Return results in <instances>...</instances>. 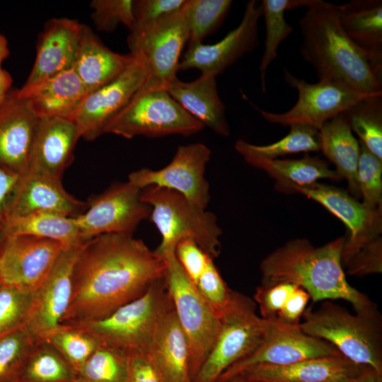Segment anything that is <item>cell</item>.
<instances>
[{
    "mask_svg": "<svg viewBox=\"0 0 382 382\" xmlns=\"http://www.w3.org/2000/svg\"><path fill=\"white\" fill-rule=\"evenodd\" d=\"M166 272L164 259L133 236L88 240L74 265L71 296L59 325L103 319L144 294Z\"/></svg>",
    "mask_w": 382,
    "mask_h": 382,
    "instance_id": "obj_1",
    "label": "cell"
},
{
    "mask_svg": "<svg viewBox=\"0 0 382 382\" xmlns=\"http://www.w3.org/2000/svg\"><path fill=\"white\" fill-rule=\"evenodd\" d=\"M299 25L301 55L318 81L342 82L366 95L382 93V74L344 31L338 5L313 0Z\"/></svg>",
    "mask_w": 382,
    "mask_h": 382,
    "instance_id": "obj_2",
    "label": "cell"
},
{
    "mask_svg": "<svg viewBox=\"0 0 382 382\" xmlns=\"http://www.w3.org/2000/svg\"><path fill=\"white\" fill-rule=\"evenodd\" d=\"M345 238L314 247L308 240L286 242L265 257L260 265L261 284L292 283L304 289L314 302L342 299L356 312L376 304L347 282L341 261Z\"/></svg>",
    "mask_w": 382,
    "mask_h": 382,
    "instance_id": "obj_3",
    "label": "cell"
},
{
    "mask_svg": "<svg viewBox=\"0 0 382 382\" xmlns=\"http://www.w3.org/2000/svg\"><path fill=\"white\" fill-rule=\"evenodd\" d=\"M299 325L306 334L332 345L351 361L382 376V320L376 306L355 314L330 301L306 309Z\"/></svg>",
    "mask_w": 382,
    "mask_h": 382,
    "instance_id": "obj_4",
    "label": "cell"
},
{
    "mask_svg": "<svg viewBox=\"0 0 382 382\" xmlns=\"http://www.w3.org/2000/svg\"><path fill=\"white\" fill-rule=\"evenodd\" d=\"M165 277L103 319L66 325L82 330L99 345L127 357L148 354L164 316L173 306Z\"/></svg>",
    "mask_w": 382,
    "mask_h": 382,
    "instance_id": "obj_5",
    "label": "cell"
},
{
    "mask_svg": "<svg viewBox=\"0 0 382 382\" xmlns=\"http://www.w3.org/2000/svg\"><path fill=\"white\" fill-rule=\"evenodd\" d=\"M141 198L151 207L149 217L161 235L155 250L158 255L175 252L180 241L191 239L212 259L218 257L221 229L213 213L197 207L176 191L156 185L141 189Z\"/></svg>",
    "mask_w": 382,
    "mask_h": 382,
    "instance_id": "obj_6",
    "label": "cell"
},
{
    "mask_svg": "<svg viewBox=\"0 0 382 382\" xmlns=\"http://www.w3.org/2000/svg\"><path fill=\"white\" fill-rule=\"evenodd\" d=\"M162 258L166 263V286L188 342L192 382L217 338L221 319L200 295L177 260L175 252L168 253Z\"/></svg>",
    "mask_w": 382,
    "mask_h": 382,
    "instance_id": "obj_7",
    "label": "cell"
},
{
    "mask_svg": "<svg viewBox=\"0 0 382 382\" xmlns=\"http://www.w3.org/2000/svg\"><path fill=\"white\" fill-rule=\"evenodd\" d=\"M204 125L188 113L166 90L141 87L107 125L104 134L126 139L137 136H190Z\"/></svg>",
    "mask_w": 382,
    "mask_h": 382,
    "instance_id": "obj_8",
    "label": "cell"
},
{
    "mask_svg": "<svg viewBox=\"0 0 382 382\" xmlns=\"http://www.w3.org/2000/svg\"><path fill=\"white\" fill-rule=\"evenodd\" d=\"M256 308L253 299L232 291L231 301L220 317L217 338L192 382H216L230 366L260 345L269 320L259 316Z\"/></svg>",
    "mask_w": 382,
    "mask_h": 382,
    "instance_id": "obj_9",
    "label": "cell"
},
{
    "mask_svg": "<svg viewBox=\"0 0 382 382\" xmlns=\"http://www.w3.org/2000/svg\"><path fill=\"white\" fill-rule=\"evenodd\" d=\"M185 6L130 32L129 53L140 55L147 67L143 88L167 91L177 79L181 50L189 39Z\"/></svg>",
    "mask_w": 382,
    "mask_h": 382,
    "instance_id": "obj_10",
    "label": "cell"
},
{
    "mask_svg": "<svg viewBox=\"0 0 382 382\" xmlns=\"http://www.w3.org/2000/svg\"><path fill=\"white\" fill-rule=\"evenodd\" d=\"M283 73L286 83L298 92V100L290 110L274 113L251 103L263 118L273 124L289 127L306 125L319 131L326 122L370 96L361 93L342 82L318 81L310 83L285 69Z\"/></svg>",
    "mask_w": 382,
    "mask_h": 382,
    "instance_id": "obj_11",
    "label": "cell"
},
{
    "mask_svg": "<svg viewBox=\"0 0 382 382\" xmlns=\"http://www.w3.org/2000/svg\"><path fill=\"white\" fill-rule=\"evenodd\" d=\"M275 187L282 192L301 193L315 200L346 225L350 233L342 248V267L361 249L381 238L382 209L366 207L342 189L318 183L299 186L289 182H277Z\"/></svg>",
    "mask_w": 382,
    "mask_h": 382,
    "instance_id": "obj_12",
    "label": "cell"
},
{
    "mask_svg": "<svg viewBox=\"0 0 382 382\" xmlns=\"http://www.w3.org/2000/svg\"><path fill=\"white\" fill-rule=\"evenodd\" d=\"M141 189L129 181L117 183L89 197L86 211L75 219L83 241L108 233L133 236L150 216L151 207L141 198Z\"/></svg>",
    "mask_w": 382,
    "mask_h": 382,
    "instance_id": "obj_13",
    "label": "cell"
},
{
    "mask_svg": "<svg viewBox=\"0 0 382 382\" xmlns=\"http://www.w3.org/2000/svg\"><path fill=\"white\" fill-rule=\"evenodd\" d=\"M341 354L331 344L311 336L299 324L269 320L266 335L252 353L226 369L216 382H226L241 372L262 365L284 366L302 360Z\"/></svg>",
    "mask_w": 382,
    "mask_h": 382,
    "instance_id": "obj_14",
    "label": "cell"
},
{
    "mask_svg": "<svg viewBox=\"0 0 382 382\" xmlns=\"http://www.w3.org/2000/svg\"><path fill=\"white\" fill-rule=\"evenodd\" d=\"M210 156V149L203 144L181 145L168 166L157 170L141 168L131 173L128 181L141 189L156 185L176 191L197 207L206 209L210 195L204 173Z\"/></svg>",
    "mask_w": 382,
    "mask_h": 382,
    "instance_id": "obj_15",
    "label": "cell"
},
{
    "mask_svg": "<svg viewBox=\"0 0 382 382\" xmlns=\"http://www.w3.org/2000/svg\"><path fill=\"white\" fill-rule=\"evenodd\" d=\"M133 55V61L122 73L86 96L74 120L79 138L93 141L104 134L110 121L144 84L146 62L140 55Z\"/></svg>",
    "mask_w": 382,
    "mask_h": 382,
    "instance_id": "obj_16",
    "label": "cell"
},
{
    "mask_svg": "<svg viewBox=\"0 0 382 382\" xmlns=\"http://www.w3.org/2000/svg\"><path fill=\"white\" fill-rule=\"evenodd\" d=\"M64 250L56 241L28 235L6 236L0 253L1 284L33 292Z\"/></svg>",
    "mask_w": 382,
    "mask_h": 382,
    "instance_id": "obj_17",
    "label": "cell"
},
{
    "mask_svg": "<svg viewBox=\"0 0 382 382\" xmlns=\"http://www.w3.org/2000/svg\"><path fill=\"white\" fill-rule=\"evenodd\" d=\"M86 242L63 250L50 272L33 292L25 327L36 339H44L59 325L71 296L74 267Z\"/></svg>",
    "mask_w": 382,
    "mask_h": 382,
    "instance_id": "obj_18",
    "label": "cell"
},
{
    "mask_svg": "<svg viewBox=\"0 0 382 382\" xmlns=\"http://www.w3.org/2000/svg\"><path fill=\"white\" fill-rule=\"evenodd\" d=\"M262 16L261 3L249 1L240 24L222 40L213 44L190 43L178 64V71L197 69L216 76L258 44V22Z\"/></svg>",
    "mask_w": 382,
    "mask_h": 382,
    "instance_id": "obj_19",
    "label": "cell"
},
{
    "mask_svg": "<svg viewBox=\"0 0 382 382\" xmlns=\"http://www.w3.org/2000/svg\"><path fill=\"white\" fill-rule=\"evenodd\" d=\"M39 121L17 89L11 90L0 103V166L18 175L28 170Z\"/></svg>",
    "mask_w": 382,
    "mask_h": 382,
    "instance_id": "obj_20",
    "label": "cell"
},
{
    "mask_svg": "<svg viewBox=\"0 0 382 382\" xmlns=\"http://www.w3.org/2000/svg\"><path fill=\"white\" fill-rule=\"evenodd\" d=\"M87 208V202L64 190L61 180L28 169L19 176L8 205L7 219L40 212L76 218Z\"/></svg>",
    "mask_w": 382,
    "mask_h": 382,
    "instance_id": "obj_21",
    "label": "cell"
},
{
    "mask_svg": "<svg viewBox=\"0 0 382 382\" xmlns=\"http://www.w3.org/2000/svg\"><path fill=\"white\" fill-rule=\"evenodd\" d=\"M82 25L66 18L47 21L38 35L35 62L25 86L73 69Z\"/></svg>",
    "mask_w": 382,
    "mask_h": 382,
    "instance_id": "obj_22",
    "label": "cell"
},
{
    "mask_svg": "<svg viewBox=\"0 0 382 382\" xmlns=\"http://www.w3.org/2000/svg\"><path fill=\"white\" fill-rule=\"evenodd\" d=\"M40 118L58 117L74 122L88 92L71 69L31 85L17 89Z\"/></svg>",
    "mask_w": 382,
    "mask_h": 382,
    "instance_id": "obj_23",
    "label": "cell"
},
{
    "mask_svg": "<svg viewBox=\"0 0 382 382\" xmlns=\"http://www.w3.org/2000/svg\"><path fill=\"white\" fill-rule=\"evenodd\" d=\"M367 367L338 354L308 359L284 366H258L241 372L232 379L264 382H345Z\"/></svg>",
    "mask_w": 382,
    "mask_h": 382,
    "instance_id": "obj_24",
    "label": "cell"
},
{
    "mask_svg": "<svg viewBox=\"0 0 382 382\" xmlns=\"http://www.w3.org/2000/svg\"><path fill=\"white\" fill-rule=\"evenodd\" d=\"M79 139L74 121L58 117L40 119L28 169L61 180L73 160Z\"/></svg>",
    "mask_w": 382,
    "mask_h": 382,
    "instance_id": "obj_25",
    "label": "cell"
},
{
    "mask_svg": "<svg viewBox=\"0 0 382 382\" xmlns=\"http://www.w3.org/2000/svg\"><path fill=\"white\" fill-rule=\"evenodd\" d=\"M170 96L188 113L214 133L227 137L230 126L225 105L217 91L216 76L202 74L195 81L184 82L178 78L167 89Z\"/></svg>",
    "mask_w": 382,
    "mask_h": 382,
    "instance_id": "obj_26",
    "label": "cell"
},
{
    "mask_svg": "<svg viewBox=\"0 0 382 382\" xmlns=\"http://www.w3.org/2000/svg\"><path fill=\"white\" fill-rule=\"evenodd\" d=\"M131 54H119L107 47L90 27L83 24L74 70L88 93L110 82L133 61Z\"/></svg>",
    "mask_w": 382,
    "mask_h": 382,
    "instance_id": "obj_27",
    "label": "cell"
},
{
    "mask_svg": "<svg viewBox=\"0 0 382 382\" xmlns=\"http://www.w3.org/2000/svg\"><path fill=\"white\" fill-rule=\"evenodd\" d=\"M338 13L347 35L382 74V1L351 0Z\"/></svg>",
    "mask_w": 382,
    "mask_h": 382,
    "instance_id": "obj_28",
    "label": "cell"
},
{
    "mask_svg": "<svg viewBox=\"0 0 382 382\" xmlns=\"http://www.w3.org/2000/svg\"><path fill=\"white\" fill-rule=\"evenodd\" d=\"M148 354L166 382H192L188 342L173 306L164 316Z\"/></svg>",
    "mask_w": 382,
    "mask_h": 382,
    "instance_id": "obj_29",
    "label": "cell"
},
{
    "mask_svg": "<svg viewBox=\"0 0 382 382\" xmlns=\"http://www.w3.org/2000/svg\"><path fill=\"white\" fill-rule=\"evenodd\" d=\"M320 151L336 167L335 170L348 183L354 198L361 195L357 179L360 154L359 141L355 138L343 113L326 122L319 130Z\"/></svg>",
    "mask_w": 382,
    "mask_h": 382,
    "instance_id": "obj_30",
    "label": "cell"
},
{
    "mask_svg": "<svg viewBox=\"0 0 382 382\" xmlns=\"http://www.w3.org/2000/svg\"><path fill=\"white\" fill-rule=\"evenodd\" d=\"M4 230L6 236L28 235L56 241L64 249L87 241L81 237L74 218L52 212H40L9 218Z\"/></svg>",
    "mask_w": 382,
    "mask_h": 382,
    "instance_id": "obj_31",
    "label": "cell"
},
{
    "mask_svg": "<svg viewBox=\"0 0 382 382\" xmlns=\"http://www.w3.org/2000/svg\"><path fill=\"white\" fill-rule=\"evenodd\" d=\"M241 155L248 164L263 170L277 182L303 186L316 183L319 179L342 180L335 170L330 168L326 161L308 154L301 159H267L249 154Z\"/></svg>",
    "mask_w": 382,
    "mask_h": 382,
    "instance_id": "obj_32",
    "label": "cell"
},
{
    "mask_svg": "<svg viewBox=\"0 0 382 382\" xmlns=\"http://www.w3.org/2000/svg\"><path fill=\"white\" fill-rule=\"evenodd\" d=\"M313 0H262V16L265 25V40L259 66L261 89L266 92V74L269 66L276 59L280 44L292 33L293 28L286 22V10L305 6L308 8Z\"/></svg>",
    "mask_w": 382,
    "mask_h": 382,
    "instance_id": "obj_33",
    "label": "cell"
},
{
    "mask_svg": "<svg viewBox=\"0 0 382 382\" xmlns=\"http://www.w3.org/2000/svg\"><path fill=\"white\" fill-rule=\"evenodd\" d=\"M77 378L70 364L44 340L37 339L18 382H69Z\"/></svg>",
    "mask_w": 382,
    "mask_h": 382,
    "instance_id": "obj_34",
    "label": "cell"
},
{
    "mask_svg": "<svg viewBox=\"0 0 382 382\" xmlns=\"http://www.w3.org/2000/svg\"><path fill=\"white\" fill-rule=\"evenodd\" d=\"M343 115L359 141L382 160V93L364 98Z\"/></svg>",
    "mask_w": 382,
    "mask_h": 382,
    "instance_id": "obj_35",
    "label": "cell"
},
{
    "mask_svg": "<svg viewBox=\"0 0 382 382\" xmlns=\"http://www.w3.org/2000/svg\"><path fill=\"white\" fill-rule=\"evenodd\" d=\"M235 149L240 154H249L267 159L301 152L320 151L319 131L301 125L290 126L289 132L280 140L267 145H255L243 139L238 140Z\"/></svg>",
    "mask_w": 382,
    "mask_h": 382,
    "instance_id": "obj_36",
    "label": "cell"
},
{
    "mask_svg": "<svg viewBox=\"0 0 382 382\" xmlns=\"http://www.w3.org/2000/svg\"><path fill=\"white\" fill-rule=\"evenodd\" d=\"M231 0H187L185 10L190 43L202 42L224 21L232 5Z\"/></svg>",
    "mask_w": 382,
    "mask_h": 382,
    "instance_id": "obj_37",
    "label": "cell"
},
{
    "mask_svg": "<svg viewBox=\"0 0 382 382\" xmlns=\"http://www.w3.org/2000/svg\"><path fill=\"white\" fill-rule=\"evenodd\" d=\"M129 357L99 345L77 375L80 382H127Z\"/></svg>",
    "mask_w": 382,
    "mask_h": 382,
    "instance_id": "obj_38",
    "label": "cell"
},
{
    "mask_svg": "<svg viewBox=\"0 0 382 382\" xmlns=\"http://www.w3.org/2000/svg\"><path fill=\"white\" fill-rule=\"evenodd\" d=\"M77 373L99 346L91 335L69 325H59L44 339Z\"/></svg>",
    "mask_w": 382,
    "mask_h": 382,
    "instance_id": "obj_39",
    "label": "cell"
},
{
    "mask_svg": "<svg viewBox=\"0 0 382 382\" xmlns=\"http://www.w3.org/2000/svg\"><path fill=\"white\" fill-rule=\"evenodd\" d=\"M37 339L25 326L0 337V382H18Z\"/></svg>",
    "mask_w": 382,
    "mask_h": 382,
    "instance_id": "obj_40",
    "label": "cell"
},
{
    "mask_svg": "<svg viewBox=\"0 0 382 382\" xmlns=\"http://www.w3.org/2000/svg\"><path fill=\"white\" fill-rule=\"evenodd\" d=\"M359 144L357 179L362 204L372 210L382 209V160Z\"/></svg>",
    "mask_w": 382,
    "mask_h": 382,
    "instance_id": "obj_41",
    "label": "cell"
},
{
    "mask_svg": "<svg viewBox=\"0 0 382 382\" xmlns=\"http://www.w3.org/2000/svg\"><path fill=\"white\" fill-rule=\"evenodd\" d=\"M33 292L2 284L0 286V337L25 326Z\"/></svg>",
    "mask_w": 382,
    "mask_h": 382,
    "instance_id": "obj_42",
    "label": "cell"
},
{
    "mask_svg": "<svg viewBox=\"0 0 382 382\" xmlns=\"http://www.w3.org/2000/svg\"><path fill=\"white\" fill-rule=\"evenodd\" d=\"M132 0H93L91 19L98 31L112 32L119 24L132 31L135 25Z\"/></svg>",
    "mask_w": 382,
    "mask_h": 382,
    "instance_id": "obj_43",
    "label": "cell"
},
{
    "mask_svg": "<svg viewBox=\"0 0 382 382\" xmlns=\"http://www.w3.org/2000/svg\"><path fill=\"white\" fill-rule=\"evenodd\" d=\"M210 257L195 286L209 306L221 317L228 306L232 294Z\"/></svg>",
    "mask_w": 382,
    "mask_h": 382,
    "instance_id": "obj_44",
    "label": "cell"
},
{
    "mask_svg": "<svg viewBox=\"0 0 382 382\" xmlns=\"http://www.w3.org/2000/svg\"><path fill=\"white\" fill-rule=\"evenodd\" d=\"M298 287L289 282L261 284L256 289L254 301L258 305L261 318L274 320L288 298Z\"/></svg>",
    "mask_w": 382,
    "mask_h": 382,
    "instance_id": "obj_45",
    "label": "cell"
},
{
    "mask_svg": "<svg viewBox=\"0 0 382 382\" xmlns=\"http://www.w3.org/2000/svg\"><path fill=\"white\" fill-rule=\"evenodd\" d=\"M186 1L187 0L134 1L133 12L135 19L134 29L179 11L185 6Z\"/></svg>",
    "mask_w": 382,
    "mask_h": 382,
    "instance_id": "obj_46",
    "label": "cell"
},
{
    "mask_svg": "<svg viewBox=\"0 0 382 382\" xmlns=\"http://www.w3.org/2000/svg\"><path fill=\"white\" fill-rule=\"evenodd\" d=\"M175 254L185 272L196 284L211 257L191 239L180 241L175 247Z\"/></svg>",
    "mask_w": 382,
    "mask_h": 382,
    "instance_id": "obj_47",
    "label": "cell"
},
{
    "mask_svg": "<svg viewBox=\"0 0 382 382\" xmlns=\"http://www.w3.org/2000/svg\"><path fill=\"white\" fill-rule=\"evenodd\" d=\"M350 275L364 276L382 271L381 237L361 249L345 265Z\"/></svg>",
    "mask_w": 382,
    "mask_h": 382,
    "instance_id": "obj_48",
    "label": "cell"
},
{
    "mask_svg": "<svg viewBox=\"0 0 382 382\" xmlns=\"http://www.w3.org/2000/svg\"><path fill=\"white\" fill-rule=\"evenodd\" d=\"M127 382H166L149 354L129 357Z\"/></svg>",
    "mask_w": 382,
    "mask_h": 382,
    "instance_id": "obj_49",
    "label": "cell"
},
{
    "mask_svg": "<svg viewBox=\"0 0 382 382\" xmlns=\"http://www.w3.org/2000/svg\"><path fill=\"white\" fill-rule=\"evenodd\" d=\"M310 299L308 294L298 286L278 313L277 319L288 324H299Z\"/></svg>",
    "mask_w": 382,
    "mask_h": 382,
    "instance_id": "obj_50",
    "label": "cell"
},
{
    "mask_svg": "<svg viewBox=\"0 0 382 382\" xmlns=\"http://www.w3.org/2000/svg\"><path fill=\"white\" fill-rule=\"evenodd\" d=\"M19 176L20 175L0 166V228H4L7 220L8 205Z\"/></svg>",
    "mask_w": 382,
    "mask_h": 382,
    "instance_id": "obj_51",
    "label": "cell"
},
{
    "mask_svg": "<svg viewBox=\"0 0 382 382\" xmlns=\"http://www.w3.org/2000/svg\"><path fill=\"white\" fill-rule=\"evenodd\" d=\"M10 50L6 37L0 33V103L11 92L13 79L11 74L2 67L4 61L9 56Z\"/></svg>",
    "mask_w": 382,
    "mask_h": 382,
    "instance_id": "obj_52",
    "label": "cell"
},
{
    "mask_svg": "<svg viewBox=\"0 0 382 382\" xmlns=\"http://www.w3.org/2000/svg\"><path fill=\"white\" fill-rule=\"evenodd\" d=\"M345 382H382V376L372 368L367 367L360 374L347 379Z\"/></svg>",
    "mask_w": 382,
    "mask_h": 382,
    "instance_id": "obj_53",
    "label": "cell"
},
{
    "mask_svg": "<svg viewBox=\"0 0 382 382\" xmlns=\"http://www.w3.org/2000/svg\"><path fill=\"white\" fill-rule=\"evenodd\" d=\"M6 238V235L4 232V228H0V253Z\"/></svg>",
    "mask_w": 382,
    "mask_h": 382,
    "instance_id": "obj_54",
    "label": "cell"
},
{
    "mask_svg": "<svg viewBox=\"0 0 382 382\" xmlns=\"http://www.w3.org/2000/svg\"><path fill=\"white\" fill-rule=\"evenodd\" d=\"M226 382H264V381H250L243 378H233Z\"/></svg>",
    "mask_w": 382,
    "mask_h": 382,
    "instance_id": "obj_55",
    "label": "cell"
},
{
    "mask_svg": "<svg viewBox=\"0 0 382 382\" xmlns=\"http://www.w3.org/2000/svg\"><path fill=\"white\" fill-rule=\"evenodd\" d=\"M69 382H80V381H79L78 380H75V381H69Z\"/></svg>",
    "mask_w": 382,
    "mask_h": 382,
    "instance_id": "obj_56",
    "label": "cell"
},
{
    "mask_svg": "<svg viewBox=\"0 0 382 382\" xmlns=\"http://www.w3.org/2000/svg\"><path fill=\"white\" fill-rule=\"evenodd\" d=\"M2 285L1 284V279H0V286Z\"/></svg>",
    "mask_w": 382,
    "mask_h": 382,
    "instance_id": "obj_57",
    "label": "cell"
}]
</instances>
